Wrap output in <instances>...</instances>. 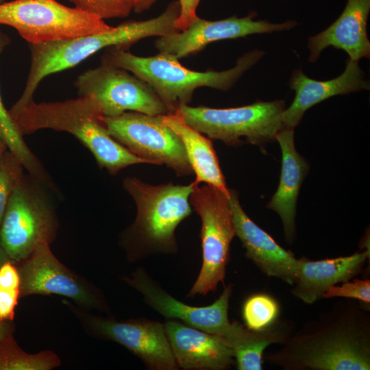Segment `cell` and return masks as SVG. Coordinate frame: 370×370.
Returning a JSON list of instances; mask_svg holds the SVG:
<instances>
[{"label": "cell", "instance_id": "9a60e30c", "mask_svg": "<svg viewBox=\"0 0 370 370\" xmlns=\"http://www.w3.org/2000/svg\"><path fill=\"white\" fill-rule=\"evenodd\" d=\"M87 323L97 336L116 342L138 356L151 370H177L164 323L145 318L117 321L88 316Z\"/></svg>", "mask_w": 370, "mask_h": 370}, {"label": "cell", "instance_id": "d4e9b609", "mask_svg": "<svg viewBox=\"0 0 370 370\" xmlns=\"http://www.w3.org/2000/svg\"><path fill=\"white\" fill-rule=\"evenodd\" d=\"M60 364L51 351L30 354L21 349L12 334L0 341V370H49Z\"/></svg>", "mask_w": 370, "mask_h": 370}, {"label": "cell", "instance_id": "8fae6325", "mask_svg": "<svg viewBox=\"0 0 370 370\" xmlns=\"http://www.w3.org/2000/svg\"><path fill=\"white\" fill-rule=\"evenodd\" d=\"M79 97H90L103 116L114 117L133 111L149 115L169 112L153 89L130 71L101 62L80 74L75 82Z\"/></svg>", "mask_w": 370, "mask_h": 370}, {"label": "cell", "instance_id": "d6986e66", "mask_svg": "<svg viewBox=\"0 0 370 370\" xmlns=\"http://www.w3.org/2000/svg\"><path fill=\"white\" fill-rule=\"evenodd\" d=\"M369 10L370 0H347L343 12L331 25L308 38V60L314 62L328 47L344 50L354 61L369 58L370 42L367 33Z\"/></svg>", "mask_w": 370, "mask_h": 370}, {"label": "cell", "instance_id": "4fadbf2b", "mask_svg": "<svg viewBox=\"0 0 370 370\" xmlns=\"http://www.w3.org/2000/svg\"><path fill=\"white\" fill-rule=\"evenodd\" d=\"M256 15L252 12L243 18L233 16L219 21H208L197 16L186 29L159 37L155 47L159 53L170 55L180 60L200 51L213 42L254 34L289 30L297 25V22L293 20L282 23H271L266 20L254 21Z\"/></svg>", "mask_w": 370, "mask_h": 370}, {"label": "cell", "instance_id": "f1b7e54d", "mask_svg": "<svg viewBox=\"0 0 370 370\" xmlns=\"http://www.w3.org/2000/svg\"><path fill=\"white\" fill-rule=\"evenodd\" d=\"M75 7L102 19L125 18L133 10L132 0H69Z\"/></svg>", "mask_w": 370, "mask_h": 370}, {"label": "cell", "instance_id": "e0dca14e", "mask_svg": "<svg viewBox=\"0 0 370 370\" xmlns=\"http://www.w3.org/2000/svg\"><path fill=\"white\" fill-rule=\"evenodd\" d=\"M164 326L180 368L224 370L233 364V352L220 336L174 319H168Z\"/></svg>", "mask_w": 370, "mask_h": 370}, {"label": "cell", "instance_id": "4316f807", "mask_svg": "<svg viewBox=\"0 0 370 370\" xmlns=\"http://www.w3.org/2000/svg\"><path fill=\"white\" fill-rule=\"evenodd\" d=\"M12 262L9 260L0 267V322L14 319L21 296L19 271Z\"/></svg>", "mask_w": 370, "mask_h": 370}, {"label": "cell", "instance_id": "d590c367", "mask_svg": "<svg viewBox=\"0 0 370 370\" xmlns=\"http://www.w3.org/2000/svg\"><path fill=\"white\" fill-rule=\"evenodd\" d=\"M5 0H0V3L4 2Z\"/></svg>", "mask_w": 370, "mask_h": 370}, {"label": "cell", "instance_id": "8d00e7d4", "mask_svg": "<svg viewBox=\"0 0 370 370\" xmlns=\"http://www.w3.org/2000/svg\"><path fill=\"white\" fill-rule=\"evenodd\" d=\"M0 141H2V140L0 139Z\"/></svg>", "mask_w": 370, "mask_h": 370}, {"label": "cell", "instance_id": "cb8c5ba5", "mask_svg": "<svg viewBox=\"0 0 370 370\" xmlns=\"http://www.w3.org/2000/svg\"><path fill=\"white\" fill-rule=\"evenodd\" d=\"M10 42L9 37L0 31V54ZM0 139L31 175L32 177L48 186L51 184L40 162L25 143L23 135L18 130L9 111L3 103L0 95Z\"/></svg>", "mask_w": 370, "mask_h": 370}, {"label": "cell", "instance_id": "9c48e42d", "mask_svg": "<svg viewBox=\"0 0 370 370\" xmlns=\"http://www.w3.org/2000/svg\"><path fill=\"white\" fill-rule=\"evenodd\" d=\"M57 222L47 197L23 175L8 201L0 226V240L13 262L26 259L41 243H50Z\"/></svg>", "mask_w": 370, "mask_h": 370}, {"label": "cell", "instance_id": "484cf974", "mask_svg": "<svg viewBox=\"0 0 370 370\" xmlns=\"http://www.w3.org/2000/svg\"><path fill=\"white\" fill-rule=\"evenodd\" d=\"M280 313L278 301L266 294H255L244 302L242 315L246 327L253 330H261L276 321Z\"/></svg>", "mask_w": 370, "mask_h": 370}, {"label": "cell", "instance_id": "277c9868", "mask_svg": "<svg viewBox=\"0 0 370 370\" xmlns=\"http://www.w3.org/2000/svg\"><path fill=\"white\" fill-rule=\"evenodd\" d=\"M263 55L262 51H249L237 60L233 68L223 71H195L168 54L142 57L119 47L106 49L101 62L125 69L147 83L171 114L180 106L190 103L198 88L230 90Z\"/></svg>", "mask_w": 370, "mask_h": 370}, {"label": "cell", "instance_id": "d6a6232c", "mask_svg": "<svg viewBox=\"0 0 370 370\" xmlns=\"http://www.w3.org/2000/svg\"><path fill=\"white\" fill-rule=\"evenodd\" d=\"M14 327L8 321L0 322V341L7 336L12 334Z\"/></svg>", "mask_w": 370, "mask_h": 370}, {"label": "cell", "instance_id": "4dcf8cb0", "mask_svg": "<svg viewBox=\"0 0 370 370\" xmlns=\"http://www.w3.org/2000/svg\"><path fill=\"white\" fill-rule=\"evenodd\" d=\"M180 12L175 25L178 31H183L197 17V8L200 0H177Z\"/></svg>", "mask_w": 370, "mask_h": 370}, {"label": "cell", "instance_id": "7402d4cb", "mask_svg": "<svg viewBox=\"0 0 370 370\" xmlns=\"http://www.w3.org/2000/svg\"><path fill=\"white\" fill-rule=\"evenodd\" d=\"M163 122L181 138L194 174L193 183L210 184L230 195V189L221 170L212 141L203 134L188 125L182 116L174 112L162 116Z\"/></svg>", "mask_w": 370, "mask_h": 370}, {"label": "cell", "instance_id": "8992f818", "mask_svg": "<svg viewBox=\"0 0 370 370\" xmlns=\"http://www.w3.org/2000/svg\"><path fill=\"white\" fill-rule=\"evenodd\" d=\"M284 109V101L275 100L229 108L182 104L175 112L188 125L210 138L234 147L251 143L264 151V146L276 140L278 133L285 128L282 120Z\"/></svg>", "mask_w": 370, "mask_h": 370}, {"label": "cell", "instance_id": "30bf717a", "mask_svg": "<svg viewBox=\"0 0 370 370\" xmlns=\"http://www.w3.org/2000/svg\"><path fill=\"white\" fill-rule=\"evenodd\" d=\"M163 115L127 111L103 116L110 135L149 164H165L178 176L194 174L180 136L162 121Z\"/></svg>", "mask_w": 370, "mask_h": 370}, {"label": "cell", "instance_id": "ffe728a7", "mask_svg": "<svg viewBox=\"0 0 370 370\" xmlns=\"http://www.w3.org/2000/svg\"><path fill=\"white\" fill-rule=\"evenodd\" d=\"M369 258V249L320 260L301 258L291 293L304 303L312 304L323 297L330 286L349 280L360 273Z\"/></svg>", "mask_w": 370, "mask_h": 370}, {"label": "cell", "instance_id": "83f0119b", "mask_svg": "<svg viewBox=\"0 0 370 370\" xmlns=\"http://www.w3.org/2000/svg\"><path fill=\"white\" fill-rule=\"evenodd\" d=\"M23 169L8 149L0 156V226L11 195L24 175Z\"/></svg>", "mask_w": 370, "mask_h": 370}, {"label": "cell", "instance_id": "52a82bcc", "mask_svg": "<svg viewBox=\"0 0 370 370\" xmlns=\"http://www.w3.org/2000/svg\"><path fill=\"white\" fill-rule=\"evenodd\" d=\"M0 25L14 28L29 44L71 39L113 28L94 14L56 0L1 3Z\"/></svg>", "mask_w": 370, "mask_h": 370}, {"label": "cell", "instance_id": "e575fe53", "mask_svg": "<svg viewBox=\"0 0 370 370\" xmlns=\"http://www.w3.org/2000/svg\"><path fill=\"white\" fill-rule=\"evenodd\" d=\"M7 147L3 141H0V156L6 150Z\"/></svg>", "mask_w": 370, "mask_h": 370}, {"label": "cell", "instance_id": "7a4b0ae2", "mask_svg": "<svg viewBox=\"0 0 370 370\" xmlns=\"http://www.w3.org/2000/svg\"><path fill=\"white\" fill-rule=\"evenodd\" d=\"M180 12L179 2L174 1L161 14L148 20L127 21L108 32L71 39L29 44L30 66L25 86L11 109L21 108L34 101V94L45 77L71 69L103 49H129L141 39L178 31L175 23Z\"/></svg>", "mask_w": 370, "mask_h": 370}, {"label": "cell", "instance_id": "f546056e", "mask_svg": "<svg viewBox=\"0 0 370 370\" xmlns=\"http://www.w3.org/2000/svg\"><path fill=\"white\" fill-rule=\"evenodd\" d=\"M340 286H330L322 298L343 297L358 300L366 305L370 303V280L354 279L345 281Z\"/></svg>", "mask_w": 370, "mask_h": 370}, {"label": "cell", "instance_id": "1f68e13d", "mask_svg": "<svg viewBox=\"0 0 370 370\" xmlns=\"http://www.w3.org/2000/svg\"><path fill=\"white\" fill-rule=\"evenodd\" d=\"M159 0H132L133 10L136 13H141L149 10Z\"/></svg>", "mask_w": 370, "mask_h": 370}, {"label": "cell", "instance_id": "836d02e7", "mask_svg": "<svg viewBox=\"0 0 370 370\" xmlns=\"http://www.w3.org/2000/svg\"><path fill=\"white\" fill-rule=\"evenodd\" d=\"M10 260L7 255L0 240V267L6 261Z\"/></svg>", "mask_w": 370, "mask_h": 370}, {"label": "cell", "instance_id": "5bb4252c", "mask_svg": "<svg viewBox=\"0 0 370 370\" xmlns=\"http://www.w3.org/2000/svg\"><path fill=\"white\" fill-rule=\"evenodd\" d=\"M18 269L21 296L58 295L90 309L107 310L105 301L65 267L53 255L49 243L38 245Z\"/></svg>", "mask_w": 370, "mask_h": 370}, {"label": "cell", "instance_id": "44dd1931", "mask_svg": "<svg viewBox=\"0 0 370 370\" xmlns=\"http://www.w3.org/2000/svg\"><path fill=\"white\" fill-rule=\"evenodd\" d=\"M282 158L278 188L267 205L280 217L286 241L291 243L295 236V215L298 194L309 166L297 151L294 129L284 128L276 135Z\"/></svg>", "mask_w": 370, "mask_h": 370}, {"label": "cell", "instance_id": "7c38bea8", "mask_svg": "<svg viewBox=\"0 0 370 370\" xmlns=\"http://www.w3.org/2000/svg\"><path fill=\"white\" fill-rule=\"evenodd\" d=\"M125 282L143 297L151 308L167 319L180 320L184 324L221 338L232 329L228 318V308L233 285L225 286L220 297L211 305L192 306L176 299L160 286L144 268H138Z\"/></svg>", "mask_w": 370, "mask_h": 370}, {"label": "cell", "instance_id": "6da1fadb", "mask_svg": "<svg viewBox=\"0 0 370 370\" xmlns=\"http://www.w3.org/2000/svg\"><path fill=\"white\" fill-rule=\"evenodd\" d=\"M356 299L336 301L264 356L284 370L370 369V314Z\"/></svg>", "mask_w": 370, "mask_h": 370}, {"label": "cell", "instance_id": "2e32d148", "mask_svg": "<svg viewBox=\"0 0 370 370\" xmlns=\"http://www.w3.org/2000/svg\"><path fill=\"white\" fill-rule=\"evenodd\" d=\"M229 201L236 236L245 249V256L265 275L279 278L293 285L299 259L280 246L265 231L258 226L242 208L237 193L230 189Z\"/></svg>", "mask_w": 370, "mask_h": 370}, {"label": "cell", "instance_id": "ac0fdd59", "mask_svg": "<svg viewBox=\"0 0 370 370\" xmlns=\"http://www.w3.org/2000/svg\"><path fill=\"white\" fill-rule=\"evenodd\" d=\"M289 86L295 92V96L291 105L283 111L282 120L285 127L293 129L299 123L305 112L315 104L335 95L370 88L358 61L350 59L347 60L343 73L328 81L310 79L301 70L295 69L291 75Z\"/></svg>", "mask_w": 370, "mask_h": 370}, {"label": "cell", "instance_id": "3957f363", "mask_svg": "<svg viewBox=\"0 0 370 370\" xmlns=\"http://www.w3.org/2000/svg\"><path fill=\"white\" fill-rule=\"evenodd\" d=\"M8 111L23 136L44 129L70 133L92 153L99 166L112 175L130 165L149 164L110 135L100 108L90 97L79 96L61 101H32L21 108Z\"/></svg>", "mask_w": 370, "mask_h": 370}, {"label": "cell", "instance_id": "ba28073f", "mask_svg": "<svg viewBox=\"0 0 370 370\" xmlns=\"http://www.w3.org/2000/svg\"><path fill=\"white\" fill-rule=\"evenodd\" d=\"M229 196L210 184H194L189 201L201 221L202 264L187 297L206 295L224 282L236 236Z\"/></svg>", "mask_w": 370, "mask_h": 370}, {"label": "cell", "instance_id": "603a6c76", "mask_svg": "<svg viewBox=\"0 0 370 370\" xmlns=\"http://www.w3.org/2000/svg\"><path fill=\"white\" fill-rule=\"evenodd\" d=\"M232 323V330L223 341L232 349L238 370H261L265 349L271 344L281 345L291 334L289 325L280 321L261 330Z\"/></svg>", "mask_w": 370, "mask_h": 370}, {"label": "cell", "instance_id": "5b68a950", "mask_svg": "<svg viewBox=\"0 0 370 370\" xmlns=\"http://www.w3.org/2000/svg\"><path fill=\"white\" fill-rule=\"evenodd\" d=\"M193 186V182L154 186L136 177L124 179L123 187L137 208L136 219L129 230L132 258L177 251L175 232L192 213L189 199Z\"/></svg>", "mask_w": 370, "mask_h": 370}]
</instances>
